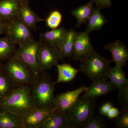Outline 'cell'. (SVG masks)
Here are the masks:
<instances>
[{
  "label": "cell",
  "instance_id": "cell-35",
  "mask_svg": "<svg viewBox=\"0 0 128 128\" xmlns=\"http://www.w3.org/2000/svg\"><path fill=\"white\" fill-rule=\"evenodd\" d=\"M3 64L2 62H0V70H2V66H3Z\"/></svg>",
  "mask_w": 128,
  "mask_h": 128
},
{
  "label": "cell",
  "instance_id": "cell-2",
  "mask_svg": "<svg viewBox=\"0 0 128 128\" xmlns=\"http://www.w3.org/2000/svg\"><path fill=\"white\" fill-rule=\"evenodd\" d=\"M54 84L50 74L44 71L29 85L30 94L37 108L55 107Z\"/></svg>",
  "mask_w": 128,
  "mask_h": 128
},
{
  "label": "cell",
  "instance_id": "cell-21",
  "mask_svg": "<svg viewBox=\"0 0 128 128\" xmlns=\"http://www.w3.org/2000/svg\"><path fill=\"white\" fill-rule=\"evenodd\" d=\"M76 33V30L72 28L67 30L64 38L62 44L58 48L64 58H72Z\"/></svg>",
  "mask_w": 128,
  "mask_h": 128
},
{
  "label": "cell",
  "instance_id": "cell-3",
  "mask_svg": "<svg viewBox=\"0 0 128 128\" xmlns=\"http://www.w3.org/2000/svg\"><path fill=\"white\" fill-rule=\"evenodd\" d=\"M80 71L85 74L92 82L107 80L110 68L109 60L93 50L84 59L80 61Z\"/></svg>",
  "mask_w": 128,
  "mask_h": 128
},
{
  "label": "cell",
  "instance_id": "cell-11",
  "mask_svg": "<svg viewBox=\"0 0 128 128\" xmlns=\"http://www.w3.org/2000/svg\"><path fill=\"white\" fill-rule=\"evenodd\" d=\"M56 108H36L22 117L25 128H40Z\"/></svg>",
  "mask_w": 128,
  "mask_h": 128
},
{
  "label": "cell",
  "instance_id": "cell-27",
  "mask_svg": "<svg viewBox=\"0 0 128 128\" xmlns=\"http://www.w3.org/2000/svg\"><path fill=\"white\" fill-rule=\"evenodd\" d=\"M62 18V14L59 11L56 10L53 11L46 19V24L51 29H55L60 25Z\"/></svg>",
  "mask_w": 128,
  "mask_h": 128
},
{
  "label": "cell",
  "instance_id": "cell-28",
  "mask_svg": "<svg viewBox=\"0 0 128 128\" xmlns=\"http://www.w3.org/2000/svg\"><path fill=\"white\" fill-rule=\"evenodd\" d=\"M116 118L115 124L116 128H128V108H121L118 116Z\"/></svg>",
  "mask_w": 128,
  "mask_h": 128
},
{
  "label": "cell",
  "instance_id": "cell-1",
  "mask_svg": "<svg viewBox=\"0 0 128 128\" xmlns=\"http://www.w3.org/2000/svg\"><path fill=\"white\" fill-rule=\"evenodd\" d=\"M36 108L29 85L16 88L9 95L0 100V111H8L22 118Z\"/></svg>",
  "mask_w": 128,
  "mask_h": 128
},
{
  "label": "cell",
  "instance_id": "cell-23",
  "mask_svg": "<svg viewBox=\"0 0 128 128\" xmlns=\"http://www.w3.org/2000/svg\"><path fill=\"white\" fill-rule=\"evenodd\" d=\"M108 78L110 80V82L118 90L128 85V79L126 73L122 68L117 66L110 68Z\"/></svg>",
  "mask_w": 128,
  "mask_h": 128
},
{
  "label": "cell",
  "instance_id": "cell-13",
  "mask_svg": "<svg viewBox=\"0 0 128 128\" xmlns=\"http://www.w3.org/2000/svg\"><path fill=\"white\" fill-rule=\"evenodd\" d=\"M117 89L112 82L107 80L99 81L92 82L82 94V96L96 99L114 91Z\"/></svg>",
  "mask_w": 128,
  "mask_h": 128
},
{
  "label": "cell",
  "instance_id": "cell-22",
  "mask_svg": "<svg viewBox=\"0 0 128 128\" xmlns=\"http://www.w3.org/2000/svg\"><path fill=\"white\" fill-rule=\"evenodd\" d=\"M94 3V0H91L87 4L79 6L71 12L72 15L74 16L77 20L76 27H79L88 22L92 13Z\"/></svg>",
  "mask_w": 128,
  "mask_h": 128
},
{
  "label": "cell",
  "instance_id": "cell-4",
  "mask_svg": "<svg viewBox=\"0 0 128 128\" xmlns=\"http://www.w3.org/2000/svg\"><path fill=\"white\" fill-rule=\"evenodd\" d=\"M96 107V99L80 96L75 103L66 112L70 128H80L94 115Z\"/></svg>",
  "mask_w": 128,
  "mask_h": 128
},
{
  "label": "cell",
  "instance_id": "cell-6",
  "mask_svg": "<svg viewBox=\"0 0 128 128\" xmlns=\"http://www.w3.org/2000/svg\"><path fill=\"white\" fill-rule=\"evenodd\" d=\"M40 44V40H32L19 45L15 53V55L30 67L33 79L38 77L44 71H42L40 68L38 62V55Z\"/></svg>",
  "mask_w": 128,
  "mask_h": 128
},
{
  "label": "cell",
  "instance_id": "cell-29",
  "mask_svg": "<svg viewBox=\"0 0 128 128\" xmlns=\"http://www.w3.org/2000/svg\"><path fill=\"white\" fill-rule=\"evenodd\" d=\"M118 100L122 108H128V85L118 90Z\"/></svg>",
  "mask_w": 128,
  "mask_h": 128
},
{
  "label": "cell",
  "instance_id": "cell-14",
  "mask_svg": "<svg viewBox=\"0 0 128 128\" xmlns=\"http://www.w3.org/2000/svg\"><path fill=\"white\" fill-rule=\"evenodd\" d=\"M17 18L30 28L36 31L38 28L37 24L44 20L30 8L29 4L21 3L17 14Z\"/></svg>",
  "mask_w": 128,
  "mask_h": 128
},
{
  "label": "cell",
  "instance_id": "cell-8",
  "mask_svg": "<svg viewBox=\"0 0 128 128\" xmlns=\"http://www.w3.org/2000/svg\"><path fill=\"white\" fill-rule=\"evenodd\" d=\"M6 34L19 46L34 39L31 29L17 18L8 23Z\"/></svg>",
  "mask_w": 128,
  "mask_h": 128
},
{
  "label": "cell",
  "instance_id": "cell-33",
  "mask_svg": "<svg viewBox=\"0 0 128 128\" xmlns=\"http://www.w3.org/2000/svg\"><path fill=\"white\" fill-rule=\"evenodd\" d=\"M8 23L0 19V36L6 34L8 28Z\"/></svg>",
  "mask_w": 128,
  "mask_h": 128
},
{
  "label": "cell",
  "instance_id": "cell-19",
  "mask_svg": "<svg viewBox=\"0 0 128 128\" xmlns=\"http://www.w3.org/2000/svg\"><path fill=\"white\" fill-rule=\"evenodd\" d=\"M97 6L93 8L92 13L88 19L86 32L88 34L95 30L101 29L108 21Z\"/></svg>",
  "mask_w": 128,
  "mask_h": 128
},
{
  "label": "cell",
  "instance_id": "cell-20",
  "mask_svg": "<svg viewBox=\"0 0 128 128\" xmlns=\"http://www.w3.org/2000/svg\"><path fill=\"white\" fill-rule=\"evenodd\" d=\"M58 71V77L54 84L58 82H70L75 78L80 70L75 68L70 64H64L56 65Z\"/></svg>",
  "mask_w": 128,
  "mask_h": 128
},
{
  "label": "cell",
  "instance_id": "cell-5",
  "mask_svg": "<svg viewBox=\"0 0 128 128\" xmlns=\"http://www.w3.org/2000/svg\"><path fill=\"white\" fill-rule=\"evenodd\" d=\"M3 64L2 70L16 87L29 85L33 80L30 67L15 54Z\"/></svg>",
  "mask_w": 128,
  "mask_h": 128
},
{
  "label": "cell",
  "instance_id": "cell-9",
  "mask_svg": "<svg viewBox=\"0 0 128 128\" xmlns=\"http://www.w3.org/2000/svg\"><path fill=\"white\" fill-rule=\"evenodd\" d=\"M93 50L88 34L86 32H76L72 59L81 61L88 56Z\"/></svg>",
  "mask_w": 128,
  "mask_h": 128
},
{
  "label": "cell",
  "instance_id": "cell-15",
  "mask_svg": "<svg viewBox=\"0 0 128 128\" xmlns=\"http://www.w3.org/2000/svg\"><path fill=\"white\" fill-rule=\"evenodd\" d=\"M21 3L18 0H0V19L9 23L17 18Z\"/></svg>",
  "mask_w": 128,
  "mask_h": 128
},
{
  "label": "cell",
  "instance_id": "cell-30",
  "mask_svg": "<svg viewBox=\"0 0 128 128\" xmlns=\"http://www.w3.org/2000/svg\"><path fill=\"white\" fill-rule=\"evenodd\" d=\"M96 6L100 10L108 8L112 5V0H93Z\"/></svg>",
  "mask_w": 128,
  "mask_h": 128
},
{
  "label": "cell",
  "instance_id": "cell-18",
  "mask_svg": "<svg viewBox=\"0 0 128 128\" xmlns=\"http://www.w3.org/2000/svg\"><path fill=\"white\" fill-rule=\"evenodd\" d=\"M0 128H25L22 117L8 111H0Z\"/></svg>",
  "mask_w": 128,
  "mask_h": 128
},
{
  "label": "cell",
  "instance_id": "cell-7",
  "mask_svg": "<svg viewBox=\"0 0 128 128\" xmlns=\"http://www.w3.org/2000/svg\"><path fill=\"white\" fill-rule=\"evenodd\" d=\"M38 55V62L42 71L50 70L60 60L64 61L58 48L45 41L40 40Z\"/></svg>",
  "mask_w": 128,
  "mask_h": 128
},
{
  "label": "cell",
  "instance_id": "cell-12",
  "mask_svg": "<svg viewBox=\"0 0 128 128\" xmlns=\"http://www.w3.org/2000/svg\"><path fill=\"white\" fill-rule=\"evenodd\" d=\"M104 48L110 51L112 56L111 62L122 68L126 65L128 60V50L126 46L119 40L106 44Z\"/></svg>",
  "mask_w": 128,
  "mask_h": 128
},
{
  "label": "cell",
  "instance_id": "cell-24",
  "mask_svg": "<svg viewBox=\"0 0 128 128\" xmlns=\"http://www.w3.org/2000/svg\"><path fill=\"white\" fill-rule=\"evenodd\" d=\"M16 44L7 35L0 38V62L6 61L16 53Z\"/></svg>",
  "mask_w": 128,
  "mask_h": 128
},
{
  "label": "cell",
  "instance_id": "cell-17",
  "mask_svg": "<svg viewBox=\"0 0 128 128\" xmlns=\"http://www.w3.org/2000/svg\"><path fill=\"white\" fill-rule=\"evenodd\" d=\"M67 31V29L64 27L58 28L41 34L40 39L58 48L63 42Z\"/></svg>",
  "mask_w": 128,
  "mask_h": 128
},
{
  "label": "cell",
  "instance_id": "cell-25",
  "mask_svg": "<svg viewBox=\"0 0 128 128\" xmlns=\"http://www.w3.org/2000/svg\"><path fill=\"white\" fill-rule=\"evenodd\" d=\"M16 88L2 69L0 70V100L9 95Z\"/></svg>",
  "mask_w": 128,
  "mask_h": 128
},
{
  "label": "cell",
  "instance_id": "cell-16",
  "mask_svg": "<svg viewBox=\"0 0 128 128\" xmlns=\"http://www.w3.org/2000/svg\"><path fill=\"white\" fill-rule=\"evenodd\" d=\"M40 128H70L66 113L57 109Z\"/></svg>",
  "mask_w": 128,
  "mask_h": 128
},
{
  "label": "cell",
  "instance_id": "cell-31",
  "mask_svg": "<svg viewBox=\"0 0 128 128\" xmlns=\"http://www.w3.org/2000/svg\"><path fill=\"white\" fill-rule=\"evenodd\" d=\"M114 106L110 102H107L103 104L99 109V113L102 116H106L108 113L110 109Z\"/></svg>",
  "mask_w": 128,
  "mask_h": 128
},
{
  "label": "cell",
  "instance_id": "cell-26",
  "mask_svg": "<svg viewBox=\"0 0 128 128\" xmlns=\"http://www.w3.org/2000/svg\"><path fill=\"white\" fill-rule=\"evenodd\" d=\"M107 128V124L102 117L93 115L83 124L80 128Z\"/></svg>",
  "mask_w": 128,
  "mask_h": 128
},
{
  "label": "cell",
  "instance_id": "cell-34",
  "mask_svg": "<svg viewBox=\"0 0 128 128\" xmlns=\"http://www.w3.org/2000/svg\"><path fill=\"white\" fill-rule=\"evenodd\" d=\"M21 3H25V4H29V0H18Z\"/></svg>",
  "mask_w": 128,
  "mask_h": 128
},
{
  "label": "cell",
  "instance_id": "cell-10",
  "mask_svg": "<svg viewBox=\"0 0 128 128\" xmlns=\"http://www.w3.org/2000/svg\"><path fill=\"white\" fill-rule=\"evenodd\" d=\"M88 88V87L86 86H83L73 90L58 94L54 98V106L60 111L66 112Z\"/></svg>",
  "mask_w": 128,
  "mask_h": 128
},
{
  "label": "cell",
  "instance_id": "cell-32",
  "mask_svg": "<svg viewBox=\"0 0 128 128\" xmlns=\"http://www.w3.org/2000/svg\"><path fill=\"white\" fill-rule=\"evenodd\" d=\"M119 112L120 110L118 108L113 106L109 110L106 116H107L109 119H114L118 116Z\"/></svg>",
  "mask_w": 128,
  "mask_h": 128
}]
</instances>
